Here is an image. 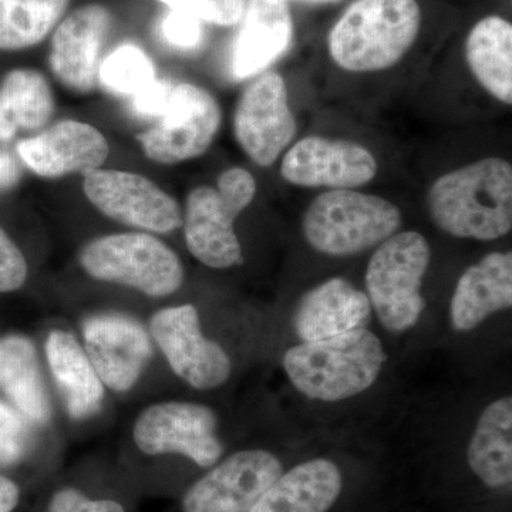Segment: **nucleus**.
Wrapping results in <instances>:
<instances>
[{
    "label": "nucleus",
    "instance_id": "19",
    "mask_svg": "<svg viewBox=\"0 0 512 512\" xmlns=\"http://www.w3.org/2000/svg\"><path fill=\"white\" fill-rule=\"evenodd\" d=\"M241 23L232 73L237 79H248L264 73L291 45L292 16L285 0H247Z\"/></svg>",
    "mask_w": 512,
    "mask_h": 512
},
{
    "label": "nucleus",
    "instance_id": "9",
    "mask_svg": "<svg viewBox=\"0 0 512 512\" xmlns=\"http://www.w3.org/2000/svg\"><path fill=\"white\" fill-rule=\"evenodd\" d=\"M83 192L104 217L128 227L168 234L183 224L178 202L141 174L100 168L84 175Z\"/></svg>",
    "mask_w": 512,
    "mask_h": 512
},
{
    "label": "nucleus",
    "instance_id": "2",
    "mask_svg": "<svg viewBox=\"0 0 512 512\" xmlns=\"http://www.w3.org/2000/svg\"><path fill=\"white\" fill-rule=\"evenodd\" d=\"M420 26L417 0H355L330 30L329 55L346 72H383L412 49Z\"/></svg>",
    "mask_w": 512,
    "mask_h": 512
},
{
    "label": "nucleus",
    "instance_id": "26",
    "mask_svg": "<svg viewBox=\"0 0 512 512\" xmlns=\"http://www.w3.org/2000/svg\"><path fill=\"white\" fill-rule=\"evenodd\" d=\"M0 390L35 423L50 416V402L32 340L12 335L0 340Z\"/></svg>",
    "mask_w": 512,
    "mask_h": 512
},
{
    "label": "nucleus",
    "instance_id": "8",
    "mask_svg": "<svg viewBox=\"0 0 512 512\" xmlns=\"http://www.w3.org/2000/svg\"><path fill=\"white\" fill-rule=\"evenodd\" d=\"M221 123L220 104L207 89L175 84L167 110L153 127L138 134L137 141L153 163L181 164L210 150Z\"/></svg>",
    "mask_w": 512,
    "mask_h": 512
},
{
    "label": "nucleus",
    "instance_id": "16",
    "mask_svg": "<svg viewBox=\"0 0 512 512\" xmlns=\"http://www.w3.org/2000/svg\"><path fill=\"white\" fill-rule=\"evenodd\" d=\"M84 345L101 383L116 392L136 384L153 355L147 330L123 313H99L83 323Z\"/></svg>",
    "mask_w": 512,
    "mask_h": 512
},
{
    "label": "nucleus",
    "instance_id": "37",
    "mask_svg": "<svg viewBox=\"0 0 512 512\" xmlns=\"http://www.w3.org/2000/svg\"><path fill=\"white\" fill-rule=\"evenodd\" d=\"M319 2H335V0H319Z\"/></svg>",
    "mask_w": 512,
    "mask_h": 512
},
{
    "label": "nucleus",
    "instance_id": "27",
    "mask_svg": "<svg viewBox=\"0 0 512 512\" xmlns=\"http://www.w3.org/2000/svg\"><path fill=\"white\" fill-rule=\"evenodd\" d=\"M72 0H0V52L32 49L52 36Z\"/></svg>",
    "mask_w": 512,
    "mask_h": 512
},
{
    "label": "nucleus",
    "instance_id": "4",
    "mask_svg": "<svg viewBox=\"0 0 512 512\" xmlns=\"http://www.w3.org/2000/svg\"><path fill=\"white\" fill-rule=\"evenodd\" d=\"M400 225L402 212L393 202L355 190L323 192L302 218L306 242L329 256H352L377 247Z\"/></svg>",
    "mask_w": 512,
    "mask_h": 512
},
{
    "label": "nucleus",
    "instance_id": "28",
    "mask_svg": "<svg viewBox=\"0 0 512 512\" xmlns=\"http://www.w3.org/2000/svg\"><path fill=\"white\" fill-rule=\"evenodd\" d=\"M156 79L153 60L136 43H121L101 60L99 86L116 96L133 97Z\"/></svg>",
    "mask_w": 512,
    "mask_h": 512
},
{
    "label": "nucleus",
    "instance_id": "11",
    "mask_svg": "<svg viewBox=\"0 0 512 512\" xmlns=\"http://www.w3.org/2000/svg\"><path fill=\"white\" fill-rule=\"evenodd\" d=\"M113 23L109 6L90 2L69 10L53 30L50 70L70 92L87 94L99 86L100 64Z\"/></svg>",
    "mask_w": 512,
    "mask_h": 512
},
{
    "label": "nucleus",
    "instance_id": "22",
    "mask_svg": "<svg viewBox=\"0 0 512 512\" xmlns=\"http://www.w3.org/2000/svg\"><path fill=\"white\" fill-rule=\"evenodd\" d=\"M46 355L70 416L82 420L99 412L103 383L76 338L55 330L47 338Z\"/></svg>",
    "mask_w": 512,
    "mask_h": 512
},
{
    "label": "nucleus",
    "instance_id": "1",
    "mask_svg": "<svg viewBox=\"0 0 512 512\" xmlns=\"http://www.w3.org/2000/svg\"><path fill=\"white\" fill-rule=\"evenodd\" d=\"M436 227L457 238L494 241L512 229V167L487 157L441 175L427 194Z\"/></svg>",
    "mask_w": 512,
    "mask_h": 512
},
{
    "label": "nucleus",
    "instance_id": "33",
    "mask_svg": "<svg viewBox=\"0 0 512 512\" xmlns=\"http://www.w3.org/2000/svg\"><path fill=\"white\" fill-rule=\"evenodd\" d=\"M174 86L168 80H154L131 97V109L143 119H160L170 103Z\"/></svg>",
    "mask_w": 512,
    "mask_h": 512
},
{
    "label": "nucleus",
    "instance_id": "13",
    "mask_svg": "<svg viewBox=\"0 0 512 512\" xmlns=\"http://www.w3.org/2000/svg\"><path fill=\"white\" fill-rule=\"evenodd\" d=\"M151 335L163 349L171 369L190 386L210 390L227 382L231 360L218 343L202 335L200 316L192 305L157 312Z\"/></svg>",
    "mask_w": 512,
    "mask_h": 512
},
{
    "label": "nucleus",
    "instance_id": "36",
    "mask_svg": "<svg viewBox=\"0 0 512 512\" xmlns=\"http://www.w3.org/2000/svg\"><path fill=\"white\" fill-rule=\"evenodd\" d=\"M18 485L9 478L0 476V512H12L19 503Z\"/></svg>",
    "mask_w": 512,
    "mask_h": 512
},
{
    "label": "nucleus",
    "instance_id": "30",
    "mask_svg": "<svg viewBox=\"0 0 512 512\" xmlns=\"http://www.w3.org/2000/svg\"><path fill=\"white\" fill-rule=\"evenodd\" d=\"M170 10L188 13L202 23L231 28L244 18L247 0H157Z\"/></svg>",
    "mask_w": 512,
    "mask_h": 512
},
{
    "label": "nucleus",
    "instance_id": "15",
    "mask_svg": "<svg viewBox=\"0 0 512 512\" xmlns=\"http://www.w3.org/2000/svg\"><path fill=\"white\" fill-rule=\"evenodd\" d=\"M379 171L375 156L355 141L309 136L282 158L286 183L303 188L353 190L370 183Z\"/></svg>",
    "mask_w": 512,
    "mask_h": 512
},
{
    "label": "nucleus",
    "instance_id": "3",
    "mask_svg": "<svg viewBox=\"0 0 512 512\" xmlns=\"http://www.w3.org/2000/svg\"><path fill=\"white\" fill-rule=\"evenodd\" d=\"M386 359L375 333L360 328L293 346L285 353L284 367L293 386L309 399L340 402L370 389Z\"/></svg>",
    "mask_w": 512,
    "mask_h": 512
},
{
    "label": "nucleus",
    "instance_id": "24",
    "mask_svg": "<svg viewBox=\"0 0 512 512\" xmlns=\"http://www.w3.org/2000/svg\"><path fill=\"white\" fill-rule=\"evenodd\" d=\"M466 59L481 87L503 104H512V25L500 16L476 23L466 40Z\"/></svg>",
    "mask_w": 512,
    "mask_h": 512
},
{
    "label": "nucleus",
    "instance_id": "17",
    "mask_svg": "<svg viewBox=\"0 0 512 512\" xmlns=\"http://www.w3.org/2000/svg\"><path fill=\"white\" fill-rule=\"evenodd\" d=\"M109 153L104 134L92 124L77 120L57 121L18 144L20 160L43 178L84 177L100 170Z\"/></svg>",
    "mask_w": 512,
    "mask_h": 512
},
{
    "label": "nucleus",
    "instance_id": "18",
    "mask_svg": "<svg viewBox=\"0 0 512 512\" xmlns=\"http://www.w3.org/2000/svg\"><path fill=\"white\" fill-rule=\"evenodd\" d=\"M370 315L372 305L365 292L346 279L332 278L303 295L293 328L303 342H316L366 328Z\"/></svg>",
    "mask_w": 512,
    "mask_h": 512
},
{
    "label": "nucleus",
    "instance_id": "6",
    "mask_svg": "<svg viewBox=\"0 0 512 512\" xmlns=\"http://www.w3.org/2000/svg\"><path fill=\"white\" fill-rule=\"evenodd\" d=\"M429 265V242L416 231L394 234L379 245L370 259L367 298L380 323L390 332H406L419 322L426 308L421 285Z\"/></svg>",
    "mask_w": 512,
    "mask_h": 512
},
{
    "label": "nucleus",
    "instance_id": "10",
    "mask_svg": "<svg viewBox=\"0 0 512 512\" xmlns=\"http://www.w3.org/2000/svg\"><path fill=\"white\" fill-rule=\"evenodd\" d=\"M296 128L284 77L276 72L259 74L235 107L239 147L259 167H271L291 144Z\"/></svg>",
    "mask_w": 512,
    "mask_h": 512
},
{
    "label": "nucleus",
    "instance_id": "21",
    "mask_svg": "<svg viewBox=\"0 0 512 512\" xmlns=\"http://www.w3.org/2000/svg\"><path fill=\"white\" fill-rule=\"evenodd\" d=\"M342 487L339 467L315 458L276 478L251 512H328Z\"/></svg>",
    "mask_w": 512,
    "mask_h": 512
},
{
    "label": "nucleus",
    "instance_id": "20",
    "mask_svg": "<svg viewBox=\"0 0 512 512\" xmlns=\"http://www.w3.org/2000/svg\"><path fill=\"white\" fill-rule=\"evenodd\" d=\"M511 305L512 254L491 252L458 279L450 305L451 325L457 332H468Z\"/></svg>",
    "mask_w": 512,
    "mask_h": 512
},
{
    "label": "nucleus",
    "instance_id": "29",
    "mask_svg": "<svg viewBox=\"0 0 512 512\" xmlns=\"http://www.w3.org/2000/svg\"><path fill=\"white\" fill-rule=\"evenodd\" d=\"M30 419L12 404L0 400V467L19 463L32 444Z\"/></svg>",
    "mask_w": 512,
    "mask_h": 512
},
{
    "label": "nucleus",
    "instance_id": "5",
    "mask_svg": "<svg viewBox=\"0 0 512 512\" xmlns=\"http://www.w3.org/2000/svg\"><path fill=\"white\" fill-rule=\"evenodd\" d=\"M256 195L254 175L231 167L217 184L200 185L188 194L184 234L188 251L195 259L214 269H228L244 262L235 221Z\"/></svg>",
    "mask_w": 512,
    "mask_h": 512
},
{
    "label": "nucleus",
    "instance_id": "7",
    "mask_svg": "<svg viewBox=\"0 0 512 512\" xmlns=\"http://www.w3.org/2000/svg\"><path fill=\"white\" fill-rule=\"evenodd\" d=\"M84 271L97 281L164 298L181 288L184 268L177 254L147 232H123L89 242L80 252Z\"/></svg>",
    "mask_w": 512,
    "mask_h": 512
},
{
    "label": "nucleus",
    "instance_id": "14",
    "mask_svg": "<svg viewBox=\"0 0 512 512\" xmlns=\"http://www.w3.org/2000/svg\"><path fill=\"white\" fill-rule=\"evenodd\" d=\"M282 473L274 454L239 451L192 485L184 495L183 512H251Z\"/></svg>",
    "mask_w": 512,
    "mask_h": 512
},
{
    "label": "nucleus",
    "instance_id": "25",
    "mask_svg": "<svg viewBox=\"0 0 512 512\" xmlns=\"http://www.w3.org/2000/svg\"><path fill=\"white\" fill-rule=\"evenodd\" d=\"M468 466L487 487L512 481V399L503 397L485 407L470 441Z\"/></svg>",
    "mask_w": 512,
    "mask_h": 512
},
{
    "label": "nucleus",
    "instance_id": "35",
    "mask_svg": "<svg viewBox=\"0 0 512 512\" xmlns=\"http://www.w3.org/2000/svg\"><path fill=\"white\" fill-rule=\"evenodd\" d=\"M19 178L20 168L15 157L6 151H0V192L12 188Z\"/></svg>",
    "mask_w": 512,
    "mask_h": 512
},
{
    "label": "nucleus",
    "instance_id": "23",
    "mask_svg": "<svg viewBox=\"0 0 512 512\" xmlns=\"http://www.w3.org/2000/svg\"><path fill=\"white\" fill-rule=\"evenodd\" d=\"M52 87L33 69L10 70L0 84V143L43 130L55 114Z\"/></svg>",
    "mask_w": 512,
    "mask_h": 512
},
{
    "label": "nucleus",
    "instance_id": "12",
    "mask_svg": "<svg viewBox=\"0 0 512 512\" xmlns=\"http://www.w3.org/2000/svg\"><path fill=\"white\" fill-rule=\"evenodd\" d=\"M217 417L210 407L197 403L154 404L138 417L134 441L143 453L181 454L200 467H211L222 456Z\"/></svg>",
    "mask_w": 512,
    "mask_h": 512
},
{
    "label": "nucleus",
    "instance_id": "34",
    "mask_svg": "<svg viewBox=\"0 0 512 512\" xmlns=\"http://www.w3.org/2000/svg\"><path fill=\"white\" fill-rule=\"evenodd\" d=\"M47 512H124V508L116 501L90 500L74 488H64L53 495Z\"/></svg>",
    "mask_w": 512,
    "mask_h": 512
},
{
    "label": "nucleus",
    "instance_id": "31",
    "mask_svg": "<svg viewBox=\"0 0 512 512\" xmlns=\"http://www.w3.org/2000/svg\"><path fill=\"white\" fill-rule=\"evenodd\" d=\"M160 32L168 46L180 52H191L204 40V23L188 13L168 9L161 20Z\"/></svg>",
    "mask_w": 512,
    "mask_h": 512
},
{
    "label": "nucleus",
    "instance_id": "32",
    "mask_svg": "<svg viewBox=\"0 0 512 512\" xmlns=\"http://www.w3.org/2000/svg\"><path fill=\"white\" fill-rule=\"evenodd\" d=\"M28 262L18 245L0 227V293L15 292L28 279Z\"/></svg>",
    "mask_w": 512,
    "mask_h": 512
}]
</instances>
